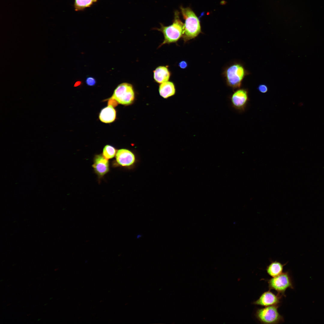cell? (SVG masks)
I'll list each match as a JSON object with an SVG mask.
<instances>
[{"label":"cell","mask_w":324,"mask_h":324,"mask_svg":"<svg viewBox=\"0 0 324 324\" xmlns=\"http://www.w3.org/2000/svg\"><path fill=\"white\" fill-rule=\"evenodd\" d=\"M282 296L278 293L276 295L268 290L263 292L253 304L265 307L280 305Z\"/></svg>","instance_id":"9c48e42d"},{"label":"cell","mask_w":324,"mask_h":324,"mask_svg":"<svg viewBox=\"0 0 324 324\" xmlns=\"http://www.w3.org/2000/svg\"><path fill=\"white\" fill-rule=\"evenodd\" d=\"M97 0H75L74 8L76 11L82 10L90 7Z\"/></svg>","instance_id":"9a60e30c"},{"label":"cell","mask_w":324,"mask_h":324,"mask_svg":"<svg viewBox=\"0 0 324 324\" xmlns=\"http://www.w3.org/2000/svg\"><path fill=\"white\" fill-rule=\"evenodd\" d=\"M135 94L132 85L124 82L116 87L112 96L109 98L115 100L118 104L127 105L133 102Z\"/></svg>","instance_id":"8992f818"},{"label":"cell","mask_w":324,"mask_h":324,"mask_svg":"<svg viewBox=\"0 0 324 324\" xmlns=\"http://www.w3.org/2000/svg\"><path fill=\"white\" fill-rule=\"evenodd\" d=\"M116 151L113 146L107 145L103 148L102 155L107 160L112 159L116 156Z\"/></svg>","instance_id":"2e32d148"},{"label":"cell","mask_w":324,"mask_h":324,"mask_svg":"<svg viewBox=\"0 0 324 324\" xmlns=\"http://www.w3.org/2000/svg\"><path fill=\"white\" fill-rule=\"evenodd\" d=\"M159 28L156 29L161 32L164 36V40L160 47L165 44L175 43L182 37L184 24L179 17V13L176 11L174 13V19L172 24L169 26H164L160 24Z\"/></svg>","instance_id":"7a4b0ae2"},{"label":"cell","mask_w":324,"mask_h":324,"mask_svg":"<svg viewBox=\"0 0 324 324\" xmlns=\"http://www.w3.org/2000/svg\"><path fill=\"white\" fill-rule=\"evenodd\" d=\"M230 98L234 109L240 112H244L249 100L248 90L245 88H239L233 93Z\"/></svg>","instance_id":"52a82bcc"},{"label":"cell","mask_w":324,"mask_h":324,"mask_svg":"<svg viewBox=\"0 0 324 324\" xmlns=\"http://www.w3.org/2000/svg\"><path fill=\"white\" fill-rule=\"evenodd\" d=\"M249 74L243 64L240 63L231 65L224 72L227 85L233 90L240 88L243 79Z\"/></svg>","instance_id":"3957f363"},{"label":"cell","mask_w":324,"mask_h":324,"mask_svg":"<svg viewBox=\"0 0 324 324\" xmlns=\"http://www.w3.org/2000/svg\"><path fill=\"white\" fill-rule=\"evenodd\" d=\"M92 166L95 172L100 177H103L109 170L108 160L102 154H97L94 156Z\"/></svg>","instance_id":"30bf717a"},{"label":"cell","mask_w":324,"mask_h":324,"mask_svg":"<svg viewBox=\"0 0 324 324\" xmlns=\"http://www.w3.org/2000/svg\"><path fill=\"white\" fill-rule=\"evenodd\" d=\"M154 78L155 81L159 83L167 81L170 77V73L167 68L164 66H160L153 71Z\"/></svg>","instance_id":"7c38bea8"},{"label":"cell","mask_w":324,"mask_h":324,"mask_svg":"<svg viewBox=\"0 0 324 324\" xmlns=\"http://www.w3.org/2000/svg\"><path fill=\"white\" fill-rule=\"evenodd\" d=\"M81 84V82L80 81H77L74 84V86L75 87L77 86H80Z\"/></svg>","instance_id":"ffe728a7"},{"label":"cell","mask_w":324,"mask_h":324,"mask_svg":"<svg viewBox=\"0 0 324 324\" xmlns=\"http://www.w3.org/2000/svg\"><path fill=\"white\" fill-rule=\"evenodd\" d=\"M280 305L266 306L257 309L255 313L256 319L262 324H278L284 322L283 317L279 313Z\"/></svg>","instance_id":"277c9868"},{"label":"cell","mask_w":324,"mask_h":324,"mask_svg":"<svg viewBox=\"0 0 324 324\" xmlns=\"http://www.w3.org/2000/svg\"><path fill=\"white\" fill-rule=\"evenodd\" d=\"M159 91L161 97L166 98L175 94L176 89L173 82L167 81L160 84Z\"/></svg>","instance_id":"4fadbf2b"},{"label":"cell","mask_w":324,"mask_h":324,"mask_svg":"<svg viewBox=\"0 0 324 324\" xmlns=\"http://www.w3.org/2000/svg\"><path fill=\"white\" fill-rule=\"evenodd\" d=\"M115 156L116 163L120 166L127 168L132 167L136 162L134 154L128 149H119L117 151Z\"/></svg>","instance_id":"ba28073f"},{"label":"cell","mask_w":324,"mask_h":324,"mask_svg":"<svg viewBox=\"0 0 324 324\" xmlns=\"http://www.w3.org/2000/svg\"><path fill=\"white\" fill-rule=\"evenodd\" d=\"M270 290H274L283 296L286 297L285 293L288 288H294L292 281L288 272H283L276 277L266 280Z\"/></svg>","instance_id":"5b68a950"},{"label":"cell","mask_w":324,"mask_h":324,"mask_svg":"<svg viewBox=\"0 0 324 324\" xmlns=\"http://www.w3.org/2000/svg\"><path fill=\"white\" fill-rule=\"evenodd\" d=\"M116 117V111L114 107L108 105L101 110L99 114V118L102 122L110 123L113 122Z\"/></svg>","instance_id":"8fae6325"},{"label":"cell","mask_w":324,"mask_h":324,"mask_svg":"<svg viewBox=\"0 0 324 324\" xmlns=\"http://www.w3.org/2000/svg\"><path fill=\"white\" fill-rule=\"evenodd\" d=\"M185 23L182 37L184 41H188L196 37L201 32V26L198 18L191 9L189 8H180Z\"/></svg>","instance_id":"6da1fadb"},{"label":"cell","mask_w":324,"mask_h":324,"mask_svg":"<svg viewBox=\"0 0 324 324\" xmlns=\"http://www.w3.org/2000/svg\"><path fill=\"white\" fill-rule=\"evenodd\" d=\"M287 263L283 264L276 260L271 261V263L267 266V273L272 277L277 276L283 272L284 267Z\"/></svg>","instance_id":"5bb4252c"},{"label":"cell","mask_w":324,"mask_h":324,"mask_svg":"<svg viewBox=\"0 0 324 324\" xmlns=\"http://www.w3.org/2000/svg\"><path fill=\"white\" fill-rule=\"evenodd\" d=\"M179 66L182 68L184 69L187 66V64L184 61H182L179 64Z\"/></svg>","instance_id":"d6986e66"},{"label":"cell","mask_w":324,"mask_h":324,"mask_svg":"<svg viewBox=\"0 0 324 324\" xmlns=\"http://www.w3.org/2000/svg\"><path fill=\"white\" fill-rule=\"evenodd\" d=\"M257 89L260 92L262 93H266L268 90V86L264 84L259 85Z\"/></svg>","instance_id":"ac0fdd59"},{"label":"cell","mask_w":324,"mask_h":324,"mask_svg":"<svg viewBox=\"0 0 324 324\" xmlns=\"http://www.w3.org/2000/svg\"><path fill=\"white\" fill-rule=\"evenodd\" d=\"M86 84L89 86H94L96 83L95 79L92 76H88L86 78Z\"/></svg>","instance_id":"e0dca14e"}]
</instances>
